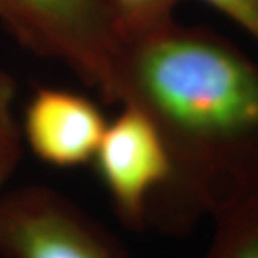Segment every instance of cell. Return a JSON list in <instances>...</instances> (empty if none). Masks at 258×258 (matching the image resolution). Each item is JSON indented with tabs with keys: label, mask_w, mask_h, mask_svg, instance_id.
Returning a JSON list of instances; mask_svg holds the SVG:
<instances>
[{
	"label": "cell",
	"mask_w": 258,
	"mask_h": 258,
	"mask_svg": "<svg viewBox=\"0 0 258 258\" xmlns=\"http://www.w3.org/2000/svg\"><path fill=\"white\" fill-rule=\"evenodd\" d=\"M157 125L173 178L150 227L186 232L258 191V60L205 27L177 20L122 45L118 105Z\"/></svg>",
	"instance_id": "6da1fadb"
},
{
	"label": "cell",
	"mask_w": 258,
	"mask_h": 258,
	"mask_svg": "<svg viewBox=\"0 0 258 258\" xmlns=\"http://www.w3.org/2000/svg\"><path fill=\"white\" fill-rule=\"evenodd\" d=\"M0 22L24 47L57 60L107 103H118L122 40L107 0H0Z\"/></svg>",
	"instance_id": "7a4b0ae2"
},
{
	"label": "cell",
	"mask_w": 258,
	"mask_h": 258,
	"mask_svg": "<svg viewBox=\"0 0 258 258\" xmlns=\"http://www.w3.org/2000/svg\"><path fill=\"white\" fill-rule=\"evenodd\" d=\"M0 258H132L80 205L45 185L0 191Z\"/></svg>",
	"instance_id": "3957f363"
},
{
	"label": "cell",
	"mask_w": 258,
	"mask_h": 258,
	"mask_svg": "<svg viewBox=\"0 0 258 258\" xmlns=\"http://www.w3.org/2000/svg\"><path fill=\"white\" fill-rule=\"evenodd\" d=\"M120 107L107 122L92 165L120 222L144 232L172 185V157L157 125L140 107L128 102Z\"/></svg>",
	"instance_id": "277c9868"
},
{
	"label": "cell",
	"mask_w": 258,
	"mask_h": 258,
	"mask_svg": "<svg viewBox=\"0 0 258 258\" xmlns=\"http://www.w3.org/2000/svg\"><path fill=\"white\" fill-rule=\"evenodd\" d=\"M108 120L84 93L37 87L20 122L22 142L40 162L55 168L90 165Z\"/></svg>",
	"instance_id": "5b68a950"
},
{
	"label": "cell",
	"mask_w": 258,
	"mask_h": 258,
	"mask_svg": "<svg viewBox=\"0 0 258 258\" xmlns=\"http://www.w3.org/2000/svg\"><path fill=\"white\" fill-rule=\"evenodd\" d=\"M213 235L200 258H258V191L212 215Z\"/></svg>",
	"instance_id": "8992f818"
},
{
	"label": "cell",
	"mask_w": 258,
	"mask_h": 258,
	"mask_svg": "<svg viewBox=\"0 0 258 258\" xmlns=\"http://www.w3.org/2000/svg\"><path fill=\"white\" fill-rule=\"evenodd\" d=\"M182 0H107L122 43L137 40L175 20Z\"/></svg>",
	"instance_id": "52a82bcc"
},
{
	"label": "cell",
	"mask_w": 258,
	"mask_h": 258,
	"mask_svg": "<svg viewBox=\"0 0 258 258\" xmlns=\"http://www.w3.org/2000/svg\"><path fill=\"white\" fill-rule=\"evenodd\" d=\"M15 79L0 69V188L14 177L24 152L20 122L15 117Z\"/></svg>",
	"instance_id": "ba28073f"
},
{
	"label": "cell",
	"mask_w": 258,
	"mask_h": 258,
	"mask_svg": "<svg viewBox=\"0 0 258 258\" xmlns=\"http://www.w3.org/2000/svg\"><path fill=\"white\" fill-rule=\"evenodd\" d=\"M230 19L258 43V0H202Z\"/></svg>",
	"instance_id": "9c48e42d"
}]
</instances>
